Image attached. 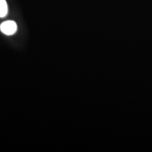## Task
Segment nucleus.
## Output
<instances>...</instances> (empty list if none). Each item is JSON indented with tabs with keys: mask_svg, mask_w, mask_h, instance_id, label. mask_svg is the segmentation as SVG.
<instances>
[{
	"mask_svg": "<svg viewBox=\"0 0 152 152\" xmlns=\"http://www.w3.org/2000/svg\"><path fill=\"white\" fill-rule=\"evenodd\" d=\"M8 14V6L6 0H0V18H4Z\"/></svg>",
	"mask_w": 152,
	"mask_h": 152,
	"instance_id": "obj_2",
	"label": "nucleus"
},
{
	"mask_svg": "<svg viewBox=\"0 0 152 152\" xmlns=\"http://www.w3.org/2000/svg\"><path fill=\"white\" fill-rule=\"evenodd\" d=\"M0 30L1 33L7 35H12L16 33L17 25L16 22L13 20H7L2 23L0 26Z\"/></svg>",
	"mask_w": 152,
	"mask_h": 152,
	"instance_id": "obj_1",
	"label": "nucleus"
}]
</instances>
